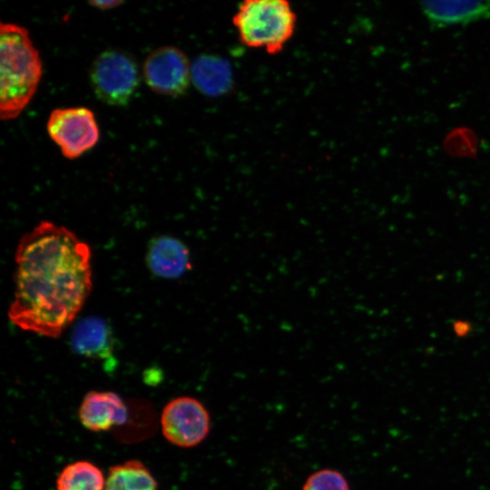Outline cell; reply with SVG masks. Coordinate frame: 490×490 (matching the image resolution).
Returning a JSON list of instances; mask_svg holds the SVG:
<instances>
[{"label": "cell", "instance_id": "cell-5", "mask_svg": "<svg viewBox=\"0 0 490 490\" xmlns=\"http://www.w3.org/2000/svg\"><path fill=\"white\" fill-rule=\"evenodd\" d=\"M161 429L171 444L191 448L201 444L211 430V416L197 398L181 396L171 399L161 415Z\"/></svg>", "mask_w": 490, "mask_h": 490}, {"label": "cell", "instance_id": "cell-2", "mask_svg": "<svg viewBox=\"0 0 490 490\" xmlns=\"http://www.w3.org/2000/svg\"><path fill=\"white\" fill-rule=\"evenodd\" d=\"M0 116L16 118L34 95L42 76V61L24 26L0 24Z\"/></svg>", "mask_w": 490, "mask_h": 490}, {"label": "cell", "instance_id": "cell-15", "mask_svg": "<svg viewBox=\"0 0 490 490\" xmlns=\"http://www.w3.org/2000/svg\"><path fill=\"white\" fill-rule=\"evenodd\" d=\"M302 490H350V487L339 471L323 468L312 473L307 478Z\"/></svg>", "mask_w": 490, "mask_h": 490}, {"label": "cell", "instance_id": "cell-4", "mask_svg": "<svg viewBox=\"0 0 490 490\" xmlns=\"http://www.w3.org/2000/svg\"><path fill=\"white\" fill-rule=\"evenodd\" d=\"M90 81L95 95L109 105L127 104L139 85L136 63L125 52L109 49L93 61Z\"/></svg>", "mask_w": 490, "mask_h": 490}, {"label": "cell", "instance_id": "cell-3", "mask_svg": "<svg viewBox=\"0 0 490 490\" xmlns=\"http://www.w3.org/2000/svg\"><path fill=\"white\" fill-rule=\"evenodd\" d=\"M232 24L245 46L277 54L292 37L297 15L286 0H245L237 7Z\"/></svg>", "mask_w": 490, "mask_h": 490}, {"label": "cell", "instance_id": "cell-10", "mask_svg": "<svg viewBox=\"0 0 490 490\" xmlns=\"http://www.w3.org/2000/svg\"><path fill=\"white\" fill-rule=\"evenodd\" d=\"M424 14L437 25L466 24L490 15L487 1H431L422 3Z\"/></svg>", "mask_w": 490, "mask_h": 490}, {"label": "cell", "instance_id": "cell-13", "mask_svg": "<svg viewBox=\"0 0 490 490\" xmlns=\"http://www.w3.org/2000/svg\"><path fill=\"white\" fill-rule=\"evenodd\" d=\"M230 73L225 63L211 55L198 57L191 65V78L204 94L218 95L224 93L230 83Z\"/></svg>", "mask_w": 490, "mask_h": 490}, {"label": "cell", "instance_id": "cell-14", "mask_svg": "<svg viewBox=\"0 0 490 490\" xmlns=\"http://www.w3.org/2000/svg\"><path fill=\"white\" fill-rule=\"evenodd\" d=\"M105 480L96 465L79 460L62 469L56 478V490H104Z\"/></svg>", "mask_w": 490, "mask_h": 490}, {"label": "cell", "instance_id": "cell-12", "mask_svg": "<svg viewBox=\"0 0 490 490\" xmlns=\"http://www.w3.org/2000/svg\"><path fill=\"white\" fill-rule=\"evenodd\" d=\"M104 490H158V484L143 463L132 459L109 469Z\"/></svg>", "mask_w": 490, "mask_h": 490}, {"label": "cell", "instance_id": "cell-11", "mask_svg": "<svg viewBox=\"0 0 490 490\" xmlns=\"http://www.w3.org/2000/svg\"><path fill=\"white\" fill-rule=\"evenodd\" d=\"M71 344L76 353L93 358L108 357L113 348L108 325L95 317L83 318L74 326Z\"/></svg>", "mask_w": 490, "mask_h": 490}, {"label": "cell", "instance_id": "cell-8", "mask_svg": "<svg viewBox=\"0 0 490 490\" xmlns=\"http://www.w3.org/2000/svg\"><path fill=\"white\" fill-rule=\"evenodd\" d=\"M128 415L126 404L113 391L87 392L78 409L81 424L93 432L106 431L123 425L127 421Z\"/></svg>", "mask_w": 490, "mask_h": 490}, {"label": "cell", "instance_id": "cell-6", "mask_svg": "<svg viewBox=\"0 0 490 490\" xmlns=\"http://www.w3.org/2000/svg\"><path fill=\"white\" fill-rule=\"evenodd\" d=\"M50 138L62 154L70 160L82 156L99 140V128L93 113L86 107L56 108L46 123Z\"/></svg>", "mask_w": 490, "mask_h": 490}, {"label": "cell", "instance_id": "cell-16", "mask_svg": "<svg viewBox=\"0 0 490 490\" xmlns=\"http://www.w3.org/2000/svg\"><path fill=\"white\" fill-rule=\"evenodd\" d=\"M122 1L120 0H109V1H89V4L94 6L95 8L102 9V10H108L114 8L121 5Z\"/></svg>", "mask_w": 490, "mask_h": 490}, {"label": "cell", "instance_id": "cell-9", "mask_svg": "<svg viewBox=\"0 0 490 490\" xmlns=\"http://www.w3.org/2000/svg\"><path fill=\"white\" fill-rule=\"evenodd\" d=\"M146 262L154 275L165 279L179 278L191 269L188 247L170 236H160L151 241Z\"/></svg>", "mask_w": 490, "mask_h": 490}, {"label": "cell", "instance_id": "cell-1", "mask_svg": "<svg viewBox=\"0 0 490 490\" xmlns=\"http://www.w3.org/2000/svg\"><path fill=\"white\" fill-rule=\"evenodd\" d=\"M91 249L66 227L43 220L15 250V295L8 318L16 327L58 338L92 289Z\"/></svg>", "mask_w": 490, "mask_h": 490}, {"label": "cell", "instance_id": "cell-7", "mask_svg": "<svg viewBox=\"0 0 490 490\" xmlns=\"http://www.w3.org/2000/svg\"><path fill=\"white\" fill-rule=\"evenodd\" d=\"M147 85L155 93L178 96L185 93L191 78V65L179 48L164 45L153 50L143 64Z\"/></svg>", "mask_w": 490, "mask_h": 490}]
</instances>
